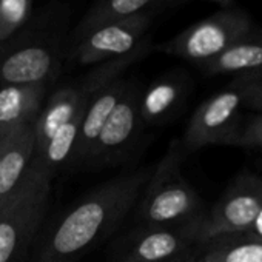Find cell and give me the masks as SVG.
Segmentation results:
<instances>
[{
  "label": "cell",
  "instance_id": "cb8c5ba5",
  "mask_svg": "<svg viewBox=\"0 0 262 262\" xmlns=\"http://www.w3.org/2000/svg\"><path fill=\"white\" fill-rule=\"evenodd\" d=\"M182 2H185V0H164L162 5H161V8H165V7H173V5H179V4H182Z\"/></svg>",
  "mask_w": 262,
  "mask_h": 262
},
{
  "label": "cell",
  "instance_id": "2e32d148",
  "mask_svg": "<svg viewBox=\"0 0 262 262\" xmlns=\"http://www.w3.org/2000/svg\"><path fill=\"white\" fill-rule=\"evenodd\" d=\"M188 90L184 73H170L155 80L141 96V119L145 123L165 120L182 103Z\"/></svg>",
  "mask_w": 262,
  "mask_h": 262
},
{
  "label": "cell",
  "instance_id": "277c9868",
  "mask_svg": "<svg viewBox=\"0 0 262 262\" xmlns=\"http://www.w3.org/2000/svg\"><path fill=\"white\" fill-rule=\"evenodd\" d=\"M48 20H30L17 34L0 42V88L50 83L60 70V43L45 33Z\"/></svg>",
  "mask_w": 262,
  "mask_h": 262
},
{
  "label": "cell",
  "instance_id": "7402d4cb",
  "mask_svg": "<svg viewBox=\"0 0 262 262\" xmlns=\"http://www.w3.org/2000/svg\"><path fill=\"white\" fill-rule=\"evenodd\" d=\"M247 234L251 236V237H256V239L262 241V205H260V210H259V213H257V216H256V219H254V222L250 227V230H248Z\"/></svg>",
  "mask_w": 262,
  "mask_h": 262
},
{
  "label": "cell",
  "instance_id": "ba28073f",
  "mask_svg": "<svg viewBox=\"0 0 262 262\" xmlns=\"http://www.w3.org/2000/svg\"><path fill=\"white\" fill-rule=\"evenodd\" d=\"M148 11L102 24L70 43L68 57L77 65H99L129 54L148 34Z\"/></svg>",
  "mask_w": 262,
  "mask_h": 262
},
{
  "label": "cell",
  "instance_id": "d4e9b609",
  "mask_svg": "<svg viewBox=\"0 0 262 262\" xmlns=\"http://www.w3.org/2000/svg\"><path fill=\"white\" fill-rule=\"evenodd\" d=\"M7 138H8V133L4 135V136H0V158H2V151H4L5 144H7Z\"/></svg>",
  "mask_w": 262,
  "mask_h": 262
},
{
  "label": "cell",
  "instance_id": "6da1fadb",
  "mask_svg": "<svg viewBox=\"0 0 262 262\" xmlns=\"http://www.w3.org/2000/svg\"><path fill=\"white\" fill-rule=\"evenodd\" d=\"M151 173V168L123 173L80 199L50 231L36 262H76L136 205Z\"/></svg>",
  "mask_w": 262,
  "mask_h": 262
},
{
  "label": "cell",
  "instance_id": "7c38bea8",
  "mask_svg": "<svg viewBox=\"0 0 262 262\" xmlns=\"http://www.w3.org/2000/svg\"><path fill=\"white\" fill-rule=\"evenodd\" d=\"M34 150V122L24 123L8 133L0 158V207L16 193L25 179Z\"/></svg>",
  "mask_w": 262,
  "mask_h": 262
},
{
  "label": "cell",
  "instance_id": "d6986e66",
  "mask_svg": "<svg viewBox=\"0 0 262 262\" xmlns=\"http://www.w3.org/2000/svg\"><path fill=\"white\" fill-rule=\"evenodd\" d=\"M33 14V0H0V42L17 34Z\"/></svg>",
  "mask_w": 262,
  "mask_h": 262
},
{
  "label": "cell",
  "instance_id": "484cf974",
  "mask_svg": "<svg viewBox=\"0 0 262 262\" xmlns=\"http://www.w3.org/2000/svg\"><path fill=\"white\" fill-rule=\"evenodd\" d=\"M173 262H182V260H173ZM198 262H201V260H198Z\"/></svg>",
  "mask_w": 262,
  "mask_h": 262
},
{
  "label": "cell",
  "instance_id": "8992f818",
  "mask_svg": "<svg viewBox=\"0 0 262 262\" xmlns=\"http://www.w3.org/2000/svg\"><path fill=\"white\" fill-rule=\"evenodd\" d=\"M254 28L250 14L231 5L196 22L173 39L155 45V50L202 65L224 53Z\"/></svg>",
  "mask_w": 262,
  "mask_h": 262
},
{
  "label": "cell",
  "instance_id": "9c48e42d",
  "mask_svg": "<svg viewBox=\"0 0 262 262\" xmlns=\"http://www.w3.org/2000/svg\"><path fill=\"white\" fill-rule=\"evenodd\" d=\"M242 105L241 93L233 85L202 102L193 113L181 141L182 151L187 155L207 145H233L241 126Z\"/></svg>",
  "mask_w": 262,
  "mask_h": 262
},
{
  "label": "cell",
  "instance_id": "8fae6325",
  "mask_svg": "<svg viewBox=\"0 0 262 262\" xmlns=\"http://www.w3.org/2000/svg\"><path fill=\"white\" fill-rule=\"evenodd\" d=\"M199 219L201 217L181 225L147 227L144 233L136 237L123 262H164L178 256L191 242L199 241Z\"/></svg>",
  "mask_w": 262,
  "mask_h": 262
},
{
  "label": "cell",
  "instance_id": "5bb4252c",
  "mask_svg": "<svg viewBox=\"0 0 262 262\" xmlns=\"http://www.w3.org/2000/svg\"><path fill=\"white\" fill-rule=\"evenodd\" d=\"M129 82L125 79H116L110 85H106L100 93H97L93 100L88 103L77 136V145L74 151V158H90L91 150L100 135V131L113 113L114 106L126 91Z\"/></svg>",
  "mask_w": 262,
  "mask_h": 262
},
{
  "label": "cell",
  "instance_id": "44dd1931",
  "mask_svg": "<svg viewBox=\"0 0 262 262\" xmlns=\"http://www.w3.org/2000/svg\"><path fill=\"white\" fill-rule=\"evenodd\" d=\"M233 145L244 148H262V114L251 117L244 123V126L241 123Z\"/></svg>",
  "mask_w": 262,
  "mask_h": 262
},
{
  "label": "cell",
  "instance_id": "5b68a950",
  "mask_svg": "<svg viewBox=\"0 0 262 262\" xmlns=\"http://www.w3.org/2000/svg\"><path fill=\"white\" fill-rule=\"evenodd\" d=\"M51 181L30 165L16 193L0 207V262H13L34 237L50 204Z\"/></svg>",
  "mask_w": 262,
  "mask_h": 262
},
{
  "label": "cell",
  "instance_id": "83f0119b",
  "mask_svg": "<svg viewBox=\"0 0 262 262\" xmlns=\"http://www.w3.org/2000/svg\"><path fill=\"white\" fill-rule=\"evenodd\" d=\"M201 262H202V260H201Z\"/></svg>",
  "mask_w": 262,
  "mask_h": 262
},
{
  "label": "cell",
  "instance_id": "ac0fdd59",
  "mask_svg": "<svg viewBox=\"0 0 262 262\" xmlns=\"http://www.w3.org/2000/svg\"><path fill=\"white\" fill-rule=\"evenodd\" d=\"M241 239L219 237L214 239L202 262H262V241L248 234Z\"/></svg>",
  "mask_w": 262,
  "mask_h": 262
},
{
  "label": "cell",
  "instance_id": "9a60e30c",
  "mask_svg": "<svg viewBox=\"0 0 262 262\" xmlns=\"http://www.w3.org/2000/svg\"><path fill=\"white\" fill-rule=\"evenodd\" d=\"M47 88L48 83L0 88V135L34 122L43 106Z\"/></svg>",
  "mask_w": 262,
  "mask_h": 262
},
{
  "label": "cell",
  "instance_id": "7a4b0ae2",
  "mask_svg": "<svg viewBox=\"0 0 262 262\" xmlns=\"http://www.w3.org/2000/svg\"><path fill=\"white\" fill-rule=\"evenodd\" d=\"M153 50V37L147 34L136 50L129 54L99 63L74 83L57 88L43 103L39 116L34 120V153L40 151L54 136L56 131L73 117H83L88 103L97 93H100L113 80L119 79L120 74H123L131 65L151 54Z\"/></svg>",
  "mask_w": 262,
  "mask_h": 262
},
{
  "label": "cell",
  "instance_id": "52a82bcc",
  "mask_svg": "<svg viewBox=\"0 0 262 262\" xmlns=\"http://www.w3.org/2000/svg\"><path fill=\"white\" fill-rule=\"evenodd\" d=\"M262 205V178L241 174L217 201L208 216L198 224L199 242L247 234Z\"/></svg>",
  "mask_w": 262,
  "mask_h": 262
},
{
  "label": "cell",
  "instance_id": "4316f807",
  "mask_svg": "<svg viewBox=\"0 0 262 262\" xmlns=\"http://www.w3.org/2000/svg\"><path fill=\"white\" fill-rule=\"evenodd\" d=\"M0 136H4V135H0Z\"/></svg>",
  "mask_w": 262,
  "mask_h": 262
},
{
  "label": "cell",
  "instance_id": "e0dca14e",
  "mask_svg": "<svg viewBox=\"0 0 262 262\" xmlns=\"http://www.w3.org/2000/svg\"><path fill=\"white\" fill-rule=\"evenodd\" d=\"M162 2L164 0H97L70 34V43L102 24L136 16L148 11V8H161Z\"/></svg>",
  "mask_w": 262,
  "mask_h": 262
},
{
  "label": "cell",
  "instance_id": "4fadbf2b",
  "mask_svg": "<svg viewBox=\"0 0 262 262\" xmlns=\"http://www.w3.org/2000/svg\"><path fill=\"white\" fill-rule=\"evenodd\" d=\"M207 76L262 74V30L254 28L247 36L236 40L214 59L199 65Z\"/></svg>",
  "mask_w": 262,
  "mask_h": 262
},
{
  "label": "cell",
  "instance_id": "30bf717a",
  "mask_svg": "<svg viewBox=\"0 0 262 262\" xmlns=\"http://www.w3.org/2000/svg\"><path fill=\"white\" fill-rule=\"evenodd\" d=\"M141 122V94L136 85L129 83L105 122L90 158L102 161L122 153L138 135Z\"/></svg>",
  "mask_w": 262,
  "mask_h": 262
},
{
  "label": "cell",
  "instance_id": "ffe728a7",
  "mask_svg": "<svg viewBox=\"0 0 262 262\" xmlns=\"http://www.w3.org/2000/svg\"><path fill=\"white\" fill-rule=\"evenodd\" d=\"M231 85L239 90L245 106L262 113V74L236 77Z\"/></svg>",
  "mask_w": 262,
  "mask_h": 262
},
{
  "label": "cell",
  "instance_id": "603a6c76",
  "mask_svg": "<svg viewBox=\"0 0 262 262\" xmlns=\"http://www.w3.org/2000/svg\"><path fill=\"white\" fill-rule=\"evenodd\" d=\"M208 2H213L216 5H219L221 8H228L233 5V0H208Z\"/></svg>",
  "mask_w": 262,
  "mask_h": 262
},
{
  "label": "cell",
  "instance_id": "3957f363",
  "mask_svg": "<svg viewBox=\"0 0 262 262\" xmlns=\"http://www.w3.org/2000/svg\"><path fill=\"white\" fill-rule=\"evenodd\" d=\"M184 155L181 141H173L153 170L139 198V216L145 228L181 225L199 217L201 199L181 174Z\"/></svg>",
  "mask_w": 262,
  "mask_h": 262
}]
</instances>
